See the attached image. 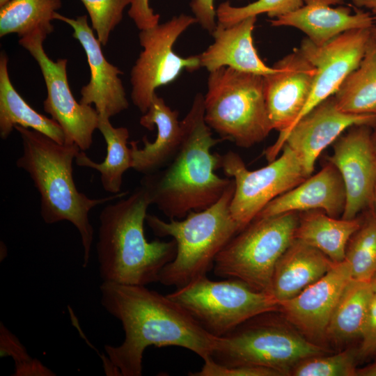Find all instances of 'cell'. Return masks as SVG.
Instances as JSON below:
<instances>
[{"label":"cell","instance_id":"6da1fadb","mask_svg":"<svg viewBox=\"0 0 376 376\" xmlns=\"http://www.w3.org/2000/svg\"><path fill=\"white\" fill-rule=\"evenodd\" d=\"M101 304L122 324L123 343L104 346L107 359L122 376H141L143 356L150 346H178L203 360L210 357L217 337L207 332L168 295L146 285L102 282Z\"/></svg>","mask_w":376,"mask_h":376},{"label":"cell","instance_id":"7a4b0ae2","mask_svg":"<svg viewBox=\"0 0 376 376\" xmlns=\"http://www.w3.org/2000/svg\"><path fill=\"white\" fill-rule=\"evenodd\" d=\"M204 113V96L198 93L180 121L182 134L178 150L165 166L144 175L140 181L150 204L169 219H184L191 211L207 208L233 182L214 173L219 154L212 153L211 148L226 139L212 136Z\"/></svg>","mask_w":376,"mask_h":376},{"label":"cell","instance_id":"3957f363","mask_svg":"<svg viewBox=\"0 0 376 376\" xmlns=\"http://www.w3.org/2000/svg\"><path fill=\"white\" fill-rule=\"evenodd\" d=\"M151 205L139 186L128 197L106 205L99 217L96 251L103 282L146 285L159 281L163 267L176 254V243L145 237L144 222Z\"/></svg>","mask_w":376,"mask_h":376},{"label":"cell","instance_id":"277c9868","mask_svg":"<svg viewBox=\"0 0 376 376\" xmlns=\"http://www.w3.org/2000/svg\"><path fill=\"white\" fill-rule=\"evenodd\" d=\"M15 129L22 141V154L16 165L29 174L40 195L43 221L47 224L68 221L74 225L81 237L83 267H86L94 235L88 217L90 211L126 194L88 198L77 189L73 179L72 162L81 150L77 145L58 143L39 132L19 125H15Z\"/></svg>","mask_w":376,"mask_h":376},{"label":"cell","instance_id":"5b68a950","mask_svg":"<svg viewBox=\"0 0 376 376\" xmlns=\"http://www.w3.org/2000/svg\"><path fill=\"white\" fill-rule=\"evenodd\" d=\"M235 181L213 205L201 211H191L184 219L165 221L147 214L146 221L153 234L171 237L176 243L175 258L162 269L159 282L182 287L206 275L223 248L239 232L230 212Z\"/></svg>","mask_w":376,"mask_h":376},{"label":"cell","instance_id":"8992f818","mask_svg":"<svg viewBox=\"0 0 376 376\" xmlns=\"http://www.w3.org/2000/svg\"><path fill=\"white\" fill-rule=\"evenodd\" d=\"M204 118L221 138L248 148L273 130L264 95L263 76L221 67L209 72Z\"/></svg>","mask_w":376,"mask_h":376},{"label":"cell","instance_id":"52a82bcc","mask_svg":"<svg viewBox=\"0 0 376 376\" xmlns=\"http://www.w3.org/2000/svg\"><path fill=\"white\" fill-rule=\"evenodd\" d=\"M299 215L289 212L253 220L217 256L214 275L241 280L272 295L276 264L295 239Z\"/></svg>","mask_w":376,"mask_h":376},{"label":"cell","instance_id":"ba28073f","mask_svg":"<svg viewBox=\"0 0 376 376\" xmlns=\"http://www.w3.org/2000/svg\"><path fill=\"white\" fill-rule=\"evenodd\" d=\"M167 295L216 337L256 315L280 309L279 301L272 295L233 278L212 281L202 276Z\"/></svg>","mask_w":376,"mask_h":376},{"label":"cell","instance_id":"9c48e42d","mask_svg":"<svg viewBox=\"0 0 376 376\" xmlns=\"http://www.w3.org/2000/svg\"><path fill=\"white\" fill-rule=\"evenodd\" d=\"M324 352L303 336L256 315L217 337L211 357L224 366H259L285 375L301 361Z\"/></svg>","mask_w":376,"mask_h":376},{"label":"cell","instance_id":"30bf717a","mask_svg":"<svg viewBox=\"0 0 376 376\" xmlns=\"http://www.w3.org/2000/svg\"><path fill=\"white\" fill-rule=\"evenodd\" d=\"M281 155L261 169H247L233 151L219 154V168L235 181L230 212L239 232L272 200L304 181L307 175L295 152L286 145Z\"/></svg>","mask_w":376,"mask_h":376},{"label":"cell","instance_id":"8fae6325","mask_svg":"<svg viewBox=\"0 0 376 376\" xmlns=\"http://www.w3.org/2000/svg\"><path fill=\"white\" fill-rule=\"evenodd\" d=\"M196 22L194 17L182 13L140 31L143 50L132 68L130 83L132 102L143 114L157 88L173 82L184 70L192 72L201 68L198 55L182 57L173 50L178 37Z\"/></svg>","mask_w":376,"mask_h":376},{"label":"cell","instance_id":"7c38bea8","mask_svg":"<svg viewBox=\"0 0 376 376\" xmlns=\"http://www.w3.org/2000/svg\"><path fill=\"white\" fill-rule=\"evenodd\" d=\"M47 35L36 31L19 38V44L38 63L47 88L44 111L62 128L65 143H75L81 150H88L97 129L99 113L91 105L78 102L70 88L67 76V58L52 61L43 48Z\"/></svg>","mask_w":376,"mask_h":376},{"label":"cell","instance_id":"4fadbf2b","mask_svg":"<svg viewBox=\"0 0 376 376\" xmlns=\"http://www.w3.org/2000/svg\"><path fill=\"white\" fill-rule=\"evenodd\" d=\"M376 125V113L358 114L341 111L334 95L322 101L302 116L288 132L279 134L265 151L269 162L274 160L284 145L295 154L308 176L314 171L321 152L350 127Z\"/></svg>","mask_w":376,"mask_h":376},{"label":"cell","instance_id":"5bb4252c","mask_svg":"<svg viewBox=\"0 0 376 376\" xmlns=\"http://www.w3.org/2000/svg\"><path fill=\"white\" fill-rule=\"evenodd\" d=\"M370 37L371 29H361L345 31L323 45H316L307 38L301 41L299 49L315 66L316 74L309 98L296 123L334 95L359 65Z\"/></svg>","mask_w":376,"mask_h":376},{"label":"cell","instance_id":"9a60e30c","mask_svg":"<svg viewBox=\"0 0 376 376\" xmlns=\"http://www.w3.org/2000/svg\"><path fill=\"white\" fill-rule=\"evenodd\" d=\"M373 127L354 125L334 142L327 162L338 170L346 193L343 219H352L368 207L376 178V153L371 133Z\"/></svg>","mask_w":376,"mask_h":376},{"label":"cell","instance_id":"2e32d148","mask_svg":"<svg viewBox=\"0 0 376 376\" xmlns=\"http://www.w3.org/2000/svg\"><path fill=\"white\" fill-rule=\"evenodd\" d=\"M263 76L264 95L273 130L288 132L298 120L312 90L316 69L299 49L279 60Z\"/></svg>","mask_w":376,"mask_h":376},{"label":"cell","instance_id":"e0dca14e","mask_svg":"<svg viewBox=\"0 0 376 376\" xmlns=\"http://www.w3.org/2000/svg\"><path fill=\"white\" fill-rule=\"evenodd\" d=\"M54 19L72 28V36L79 42L87 57L91 78L89 82L81 88L79 102L86 105L93 104L99 115L109 118L126 110L129 102L118 77L123 72L106 59L102 44L89 26L87 16L70 18L56 12Z\"/></svg>","mask_w":376,"mask_h":376},{"label":"cell","instance_id":"ac0fdd59","mask_svg":"<svg viewBox=\"0 0 376 376\" xmlns=\"http://www.w3.org/2000/svg\"><path fill=\"white\" fill-rule=\"evenodd\" d=\"M352 279L348 262L336 263L297 295L281 301L279 312L308 337L322 338L327 334L336 306Z\"/></svg>","mask_w":376,"mask_h":376},{"label":"cell","instance_id":"d6986e66","mask_svg":"<svg viewBox=\"0 0 376 376\" xmlns=\"http://www.w3.org/2000/svg\"><path fill=\"white\" fill-rule=\"evenodd\" d=\"M343 2L344 0H304L301 7L272 19L270 23L273 26L296 28L316 45H323L345 31L375 26L369 12L357 9L353 13L347 6H331Z\"/></svg>","mask_w":376,"mask_h":376},{"label":"cell","instance_id":"ffe728a7","mask_svg":"<svg viewBox=\"0 0 376 376\" xmlns=\"http://www.w3.org/2000/svg\"><path fill=\"white\" fill-rule=\"evenodd\" d=\"M345 203L342 177L336 167L327 162L318 173L269 202L255 219L311 210H320L338 217L342 216Z\"/></svg>","mask_w":376,"mask_h":376},{"label":"cell","instance_id":"44dd1931","mask_svg":"<svg viewBox=\"0 0 376 376\" xmlns=\"http://www.w3.org/2000/svg\"><path fill=\"white\" fill-rule=\"evenodd\" d=\"M257 16H250L230 25L217 23L212 35L214 42L199 54L201 66L209 72L221 67L265 76L275 71L258 56L252 33Z\"/></svg>","mask_w":376,"mask_h":376},{"label":"cell","instance_id":"7402d4cb","mask_svg":"<svg viewBox=\"0 0 376 376\" xmlns=\"http://www.w3.org/2000/svg\"><path fill=\"white\" fill-rule=\"evenodd\" d=\"M178 111L171 109L164 99L156 93L153 95L148 111L141 117L140 124L152 130L157 129V136L150 142L143 136V148H139L137 141H131L132 168L143 175L154 173L172 159L180 144L182 130Z\"/></svg>","mask_w":376,"mask_h":376},{"label":"cell","instance_id":"603a6c76","mask_svg":"<svg viewBox=\"0 0 376 376\" xmlns=\"http://www.w3.org/2000/svg\"><path fill=\"white\" fill-rule=\"evenodd\" d=\"M335 263L320 250L295 238L276 264L272 295L279 303L291 299L326 274Z\"/></svg>","mask_w":376,"mask_h":376},{"label":"cell","instance_id":"cb8c5ba5","mask_svg":"<svg viewBox=\"0 0 376 376\" xmlns=\"http://www.w3.org/2000/svg\"><path fill=\"white\" fill-rule=\"evenodd\" d=\"M363 218L338 219L320 210L299 212L295 238L316 248L334 263L345 260L347 244Z\"/></svg>","mask_w":376,"mask_h":376},{"label":"cell","instance_id":"d4e9b609","mask_svg":"<svg viewBox=\"0 0 376 376\" xmlns=\"http://www.w3.org/2000/svg\"><path fill=\"white\" fill-rule=\"evenodd\" d=\"M8 58L0 55V136L6 139L15 125L39 132L58 143H65L61 126L33 109L13 86L8 73Z\"/></svg>","mask_w":376,"mask_h":376},{"label":"cell","instance_id":"484cf974","mask_svg":"<svg viewBox=\"0 0 376 376\" xmlns=\"http://www.w3.org/2000/svg\"><path fill=\"white\" fill-rule=\"evenodd\" d=\"M108 116L99 115L97 129L107 144V155L101 163L91 160L80 150L75 157L77 165L97 170L100 173L103 189L111 194L120 191L124 173L132 168V155L127 140L129 131L126 127H115Z\"/></svg>","mask_w":376,"mask_h":376},{"label":"cell","instance_id":"4316f807","mask_svg":"<svg viewBox=\"0 0 376 376\" xmlns=\"http://www.w3.org/2000/svg\"><path fill=\"white\" fill-rule=\"evenodd\" d=\"M334 97L338 107L351 113H376V39L371 37L358 65Z\"/></svg>","mask_w":376,"mask_h":376},{"label":"cell","instance_id":"83f0119b","mask_svg":"<svg viewBox=\"0 0 376 376\" xmlns=\"http://www.w3.org/2000/svg\"><path fill=\"white\" fill-rule=\"evenodd\" d=\"M61 6V0H10L0 6V37L17 33L21 38L36 31L48 36Z\"/></svg>","mask_w":376,"mask_h":376},{"label":"cell","instance_id":"f1b7e54d","mask_svg":"<svg viewBox=\"0 0 376 376\" xmlns=\"http://www.w3.org/2000/svg\"><path fill=\"white\" fill-rule=\"evenodd\" d=\"M373 295L370 282L352 279L336 306L327 334L338 340L361 337Z\"/></svg>","mask_w":376,"mask_h":376},{"label":"cell","instance_id":"f546056e","mask_svg":"<svg viewBox=\"0 0 376 376\" xmlns=\"http://www.w3.org/2000/svg\"><path fill=\"white\" fill-rule=\"evenodd\" d=\"M345 260L353 279L370 282L376 273V218L367 211L347 244Z\"/></svg>","mask_w":376,"mask_h":376},{"label":"cell","instance_id":"4dcf8cb0","mask_svg":"<svg viewBox=\"0 0 376 376\" xmlns=\"http://www.w3.org/2000/svg\"><path fill=\"white\" fill-rule=\"evenodd\" d=\"M304 5V0H256L244 6H232L229 1L216 9L218 23L230 25L250 16L266 13L272 19L290 13Z\"/></svg>","mask_w":376,"mask_h":376},{"label":"cell","instance_id":"1f68e13d","mask_svg":"<svg viewBox=\"0 0 376 376\" xmlns=\"http://www.w3.org/2000/svg\"><path fill=\"white\" fill-rule=\"evenodd\" d=\"M359 350H347L331 355H318L299 362L291 370L294 376H356Z\"/></svg>","mask_w":376,"mask_h":376},{"label":"cell","instance_id":"d6a6232c","mask_svg":"<svg viewBox=\"0 0 376 376\" xmlns=\"http://www.w3.org/2000/svg\"><path fill=\"white\" fill-rule=\"evenodd\" d=\"M80 1L88 12L97 39L102 45H106L111 31L121 22L123 11L132 0Z\"/></svg>","mask_w":376,"mask_h":376},{"label":"cell","instance_id":"836d02e7","mask_svg":"<svg viewBox=\"0 0 376 376\" xmlns=\"http://www.w3.org/2000/svg\"><path fill=\"white\" fill-rule=\"evenodd\" d=\"M1 356H10L15 363L14 375L52 376L55 374L40 361L31 358L24 346L2 323L0 327Z\"/></svg>","mask_w":376,"mask_h":376},{"label":"cell","instance_id":"e575fe53","mask_svg":"<svg viewBox=\"0 0 376 376\" xmlns=\"http://www.w3.org/2000/svg\"><path fill=\"white\" fill-rule=\"evenodd\" d=\"M204 363L198 372L189 373L191 376H280V372L259 366L237 365L224 366L216 363L212 358L203 360Z\"/></svg>","mask_w":376,"mask_h":376},{"label":"cell","instance_id":"d590c367","mask_svg":"<svg viewBox=\"0 0 376 376\" xmlns=\"http://www.w3.org/2000/svg\"><path fill=\"white\" fill-rule=\"evenodd\" d=\"M359 357H366L376 350V293L373 292L363 324Z\"/></svg>","mask_w":376,"mask_h":376},{"label":"cell","instance_id":"8d00e7d4","mask_svg":"<svg viewBox=\"0 0 376 376\" xmlns=\"http://www.w3.org/2000/svg\"><path fill=\"white\" fill-rule=\"evenodd\" d=\"M128 15L140 31L156 26L160 18L150 6V0H132Z\"/></svg>","mask_w":376,"mask_h":376},{"label":"cell","instance_id":"74e56055","mask_svg":"<svg viewBox=\"0 0 376 376\" xmlns=\"http://www.w3.org/2000/svg\"><path fill=\"white\" fill-rule=\"evenodd\" d=\"M189 6L197 22L212 34L217 24L214 0H191Z\"/></svg>","mask_w":376,"mask_h":376},{"label":"cell","instance_id":"f35d334b","mask_svg":"<svg viewBox=\"0 0 376 376\" xmlns=\"http://www.w3.org/2000/svg\"><path fill=\"white\" fill-rule=\"evenodd\" d=\"M352 2L358 9H367L373 17L375 26H376V0H352Z\"/></svg>","mask_w":376,"mask_h":376},{"label":"cell","instance_id":"ab89813d","mask_svg":"<svg viewBox=\"0 0 376 376\" xmlns=\"http://www.w3.org/2000/svg\"><path fill=\"white\" fill-rule=\"evenodd\" d=\"M356 376H376V361L363 368H357Z\"/></svg>","mask_w":376,"mask_h":376},{"label":"cell","instance_id":"60d3db41","mask_svg":"<svg viewBox=\"0 0 376 376\" xmlns=\"http://www.w3.org/2000/svg\"><path fill=\"white\" fill-rule=\"evenodd\" d=\"M366 211L368 212L371 215L376 218V178L375 180L370 201Z\"/></svg>","mask_w":376,"mask_h":376},{"label":"cell","instance_id":"b9f144b4","mask_svg":"<svg viewBox=\"0 0 376 376\" xmlns=\"http://www.w3.org/2000/svg\"><path fill=\"white\" fill-rule=\"evenodd\" d=\"M371 140L375 152L376 153V125L373 127L371 133Z\"/></svg>","mask_w":376,"mask_h":376},{"label":"cell","instance_id":"7bdbcfd3","mask_svg":"<svg viewBox=\"0 0 376 376\" xmlns=\"http://www.w3.org/2000/svg\"><path fill=\"white\" fill-rule=\"evenodd\" d=\"M370 282L373 292L376 293V273L374 274Z\"/></svg>","mask_w":376,"mask_h":376},{"label":"cell","instance_id":"ee69618b","mask_svg":"<svg viewBox=\"0 0 376 376\" xmlns=\"http://www.w3.org/2000/svg\"><path fill=\"white\" fill-rule=\"evenodd\" d=\"M371 35L376 39V26L371 28Z\"/></svg>","mask_w":376,"mask_h":376},{"label":"cell","instance_id":"f6af8a7d","mask_svg":"<svg viewBox=\"0 0 376 376\" xmlns=\"http://www.w3.org/2000/svg\"><path fill=\"white\" fill-rule=\"evenodd\" d=\"M10 0H0V6L4 5L6 3L9 1Z\"/></svg>","mask_w":376,"mask_h":376},{"label":"cell","instance_id":"bcb514c9","mask_svg":"<svg viewBox=\"0 0 376 376\" xmlns=\"http://www.w3.org/2000/svg\"><path fill=\"white\" fill-rule=\"evenodd\" d=\"M375 352H376V350H375Z\"/></svg>","mask_w":376,"mask_h":376}]
</instances>
